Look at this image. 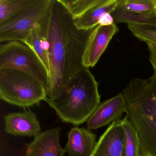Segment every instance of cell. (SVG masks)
I'll return each mask as SVG.
<instances>
[{"label": "cell", "mask_w": 156, "mask_h": 156, "mask_svg": "<svg viewBox=\"0 0 156 156\" xmlns=\"http://www.w3.org/2000/svg\"><path fill=\"white\" fill-rule=\"evenodd\" d=\"M122 121L125 133L124 156H141L140 140L136 129L126 116Z\"/></svg>", "instance_id": "16"}, {"label": "cell", "mask_w": 156, "mask_h": 156, "mask_svg": "<svg viewBox=\"0 0 156 156\" xmlns=\"http://www.w3.org/2000/svg\"><path fill=\"white\" fill-rule=\"evenodd\" d=\"M111 14L115 24L156 25V0H119Z\"/></svg>", "instance_id": "7"}, {"label": "cell", "mask_w": 156, "mask_h": 156, "mask_svg": "<svg viewBox=\"0 0 156 156\" xmlns=\"http://www.w3.org/2000/svg\"><path fill=\"white\" fill-rule=\"evenodd\" d=\"M128 28L133 35L141 41L156 45V25L128 24Z\"/></svg>", "instance_id": "19"}, {"label": "cell", "mask_w": 156, "mask_h": 156, "mask_svg": "<svg viewBox=\"0 0 156 156\" xmlns=\"http://www.w3.org/2000/svg\"><path fill=\"white\" fill-rule=\"evenodd\" d=\"M31 0H0V24L20 14Z\"/></svg>", "instance_id": "17"}, {"label": "cell", "mask_w": 156, "mask_h": 156, "mask_svg": "<svg viewBox=\"0 0 156 156\" xmlns=\"http://www.w3.org/2000/svg\"><path fill=\"white\" fill-rule=\"evenodd\" d=\"M126 103L122 93L100 103L87 121V128L97 129L119 120L126 113Z\"/></svg>", "instance_id": "9"}, {"label": "cell", "mask_w": 156, "mask_h": 156, "mask_svg": "<svg viewBox=\"0 0 156 156\" xmlns=\"http://www.w3.org/2000/svg\"><path fill=\"white\" fill-rule=\"evenodd\" d=\"M115 23L114 19L110 13H105L102 15L98 21V25L109 26Z\"/></svg>", "instance_id": "21"}, {"label": "cell", "mask_w": 156, "mask_h": 156, "mask_svg": "<svg viewBox=\"0 0 156 156\" xmlns=\"http://www.w3.org/2000/svg\"><path fill=\"white\" fill-rule=\"evenodd\" d=\"M0 98L23 108L30 107L48 99L46 90L39 80L12 68L0 69Z\"/></svg>", "instance_id": "4"}, {"label": "cell", "mask_w": 156, "mask_h": 156, "mask_svg": "<svg viewBox=\"0 0 156 156\" xmlns=\"http://www.w3.org/2000/svg\"><path fill=\"white\" fill-rule=\"evenodd\" d=\"M47 102L62 121L79 126L87 121L101 103L98 83L85 67L70 79L59 96Z\"/></svg>", "instance_id": "3"}, {"label": "cell", "mask_w": 156, "mask_h": 156, "mask_svg": "<svg viewBox=\"0 0 156 156\" xmlns=\"http://www.w3.org/2000/svg\"><path fill=\"white\" fill-rule=\"evenodd\" d=\"M119 0H103L79 18L74 19L77 28L88 30L98 26V21L104 13H111L117 7Z\"/></svg>", "instance_id": "14"}, {"label": "cell", "mask_w": 156, "mask_h": 156, "mask_svg": "<svg viewBox=\"0 0 156 156\" xmlns=\"http://www.w3.org/2000/svg\"><path fill=\"white\" fill-rule=\"evenodd\" d=\"M74 19L81 17L103 0H58Z\"/></svg>", "instance_id": "18"}, {"label": "cell", "mask_w": 156, "mask_h": 156, "mask_svg": "<svg viewBox=\"0 0 156 156\" xmlns=\"http://www.w3.org/2000/svg\"><path fill=\"white\" fill-rule=\"evenodd\" d=\"M125 133L122 119L113 122L100 137L91 156H124Z\"/></svg>", "instance_id": "10"}, {"label": "cell", "mask_w": 156, "mask_h": 156, "mask_svg": "<svg viewBox=\"0 0 156 156\" xmlns=\"http://www.w3.org/2000/svg\"><path fill=\"white\" fill-rule=\"evenodd\" d=\"M126 116L139 137L141 156H156V75L136 78L122 91Z\"/></svg>", "instance_id": "2"}, {"label": "cell", "mask_w": 156, "mask_h": 156, "mask_svg": "<svg viewBox=\"0 0 156 156\" xmlns=\"http://www.w3.org/2000/svg\"><path fill=\"white\" fill-rule=\"evenodd\" d=\"M119 31L115 23L109 26L98 25L90 34L83 56V65L94 67L106 49L113 36Z\"/></svg>", "instance_id": "8"}, {"label": "cell", "mask_w": 156, "mask_h": 156, "mask_svg": "<svg viewBox=\"0 0 156 156\" xmlns=\"http://www.w3.org/2000/svg\"><path fill=\"white\" fill-rule=\"evenodd\" d=\"M40 25L49 44L47 96L48 99L52 100L59 96L70 79L85 68L83 56L88 37L94 28L88 30L77 28L72 15L58 0H52Z\"/></svg>", "instance_id": "1"}, {"label": "cell", "mask_w": 156, "mask_h": 156, "mask_svg": "<svg viewBox=\"0 0 156 156\" xmlns=\"http://www.w3.org/2000/svg\"><path fill=\"white\" fill-rule=\"evenodd\" d=\"M61 128L41 132L27 147L25 156H64L66 153L60 143Z\"/></svg>", "instance_id": "12"}, {"label": "cell", "mask_w": 156, "mask_h": 156, "mask_svg": "<svg viewBox=\"0 0 156 156\" xmlns=\"http://www.w3.org/2000/svg\"><path fill=\"white\" fill-rule=\"evenodd\" d=\"M147 44L149 53V61L154 70V74L156 75V45Z\"/></svg>", "instance_id": "20"}, {"label": "cell", "mask_w": 156, "mask_h": 156, "mask_svg": "<svg viewBox=\"0 0 156 156\" xmlns=\"http://www.w3.org/2000/svg\"><path fill=\"white\" fill-rule=\"evenodd\" d=\"M6 133L15 136H36L41 133V124L37 115L30 109L9 113L4 117Z\"/></svg>", "instance_id": "11"}, {"label": "cell", "mask_w": 156, "mask_h": 156, "mask_svg": "<svg viewBox=\"0 0 156 156\" xmlns=\"http://www.w3.org/2000/svg\"><path fill=\"white\" fill-rule=\"evenodd\" d=\"M23 43L30 46L35 52L47 69L49 75V44L42 33L40 24H36L34 27L30 36Z\"/></svg>", "instance_id": "15"}, {"label": "cell", "mask_w": 156, "mask_h": 156, "mask_svg": "<svg viewBox=\"0 0 156 156\" xmlns=\"http://www.w3.org/2000/svg\"><path fill=\"white\" fill-rule=\"evenodd\" d=\"M52 0H31L20 14L0 24L1 42L19 41L23 43L34 27L40 24L48 13Z\"/></svg>", "instance_id": "6"}, {"label": "cell", "mask_w": 156, "mask_h": 156, "mask_svg": "<svg viewBox=\"0 0 156 156\" xmlns=\"http://www.w3.org/2000/svg\"><path fill=\"white\" fill-rule=\"evenodd\" d=\"M96 136L88 128H72L64 147L69 156H91L97 144Z\"/></svg>", "instance_id": "13"}, {"label": "cell", "mask_w": 156, "mask_h": 156, "mask_svg": "<svg viewBox=\"0 0 156 156\" xmlns=\"http://www.w3.org/2000/svg\"><path fill=\"white\" fill-rule=\"evenodd\" d=\"M12 68L27 73L39 80L46 93L49 88L47 69L35 52L19 41L9 42L0 47V69Z\"/></svg>", "instance_id": "5"}]
</instances>
